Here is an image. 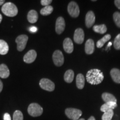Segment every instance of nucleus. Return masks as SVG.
Wrapping results in <instances>:
<instances>
[{"label": "nucleus", "instance_id": "obj_1", "mask_svg": "<svg viewBox=\"0 0 120 120\" xmlns=\"http://www.w3.org/2000/svg\"><path fill=\"white\" fill-rule=\"evenodd\" d=\"M104 79L103 73L98 69H91L86 74V79L88 83L93 85L101 83Z\"/></svg>", "mask_w": 120, "mask_h": 120}, {"label": "nucleus", "instance_id": "obj_2", "mask_svg": "<svg viewBox=\"0 0 120 120\" xmlns=\"http://www.w3.org/2000/svg\"><path fill=\"white\" fill-rule=\"evenodd\" d=\"M1 10L3 13L8 17H15L18 13L17 7L12 2L4 3Z\"/></svg>", "mask_w": 120, "mask_h": 120}, {"label": "nucleus", "instance_id": "obj_3", "mask_svg": "<svg viewBox=\"0 0 120 120\" xmlns=\"http://www.w3.org/2000/svg\"><path fill=\"white\" fill-rule=\"evenodd\" d=\"M28 113L32 117L40 116L43 113V108L37 103H31L28 107Z\"/></svg>", "mask_w": 120, "mask_h": 120}, {"label": "nucleus", "instance_id": "obj_4", "mask_svg": "<svg viewBox=\"0 0 120 120\" xmlns=\"http://www.w3.org/2000/svg\"><path fill=\"white\" fill-rule=\"evenodd\" d=\"M65 114L67 117L72 120H79L82 116V112L80 109L73 108H67L65 109Z\"/></svg>", "mask_w": 120, "mask_h": 120}, {"label": "nucleus", "instance_id": "obj_5", "mask_svg": "<svg viewBox=\"0 0 120 120\" xmlns=\"http://www.w3.org/2000/svg\"><path fill=\"white\" fill-rule=\"evenodd\" d=\"M39 85L42 89L49 92H52L55 88V83L50 79H42L39 82Z\"/></svg>", "mask_w": 120, "mask_h": 120}, {"label": "nucleus", "instance_id": "obj_6", "mask_svg": "<svg viewBox=\"0 0 120 120\" xmlns=\"http://www.w3.org/2000/svg\"><path fill=\"white\" fill-rule=\"evenodd\" d=\"M28 40V37L26 34H21L18 36L16 39L17 43V49L19 51H22L26 47Z\"/></svg>", "mask_w": 120, "mask_h": 120}, {"label": "nucleus", "instance_id": "obj_7", "mask_svg": "<svg viewBox=\"0 0 120 120\" xmlns=\"http://www.w3.org/2000/svg\"><path fill=\"white\" fill-rule=\"evenodd\" d=\"M67 11H68L69 15L72 17L76 18L79 15V6L77 3L74 1H72L69 3L68 7H67Z\"/></svg>", "mask_w": 120, "mask_h": 120}, {"label": "nucleus", "instance_id": "obj_8", "mask_svg": "<svg viewBox=\"0 0 120 120\" xmlns=\"http://www.w3.org/2000/svg\"><path fill=\"white\" fill-rule=\"evenodd\" d=\"M52 59L54 64L56 66L60 67L64 64V56L60 50H56L52 55Z\"/></svg>", "mask_w": 120, "mask_h": 120}, {"label": "nucleus", "instance_id": "obj_9", "mask_svg": "<svg viewBox=\"0 0 120 120\" xmlns=\"http://www.w3.org/2000/svg\"><path fill=\"white\" fill-rule=\"evenodd\" d=\"M85 38V34L82 28H79L75 31L73 40L77 44H82Z\"/></svg>", "mask_w": 120, "mask_h": 120}, {"label": "nucleus", "instance_id": "obj_10", "mask_svg": "<svg viewBox=\"0 0 120 120\" xmlns=\"http://www.w3.org/2000/svg\"><path fill=\"white\" fill-rule=\"evenodd\" d=\"M37 57V53L35 50L31 49L25 54L23 57L24 62L26 64H31L35 61Z\"/></svg>", "mask_w": 120, "mask_h": 120}, {"label": "nucleus", "instance_id": "obj_11", "mask_svg": "<svg viewBox=\"0 0 120 120\" xmlns=\"http://www.w3.org/2000/svg\"><path fill=\"white\" fill-rule=\"evenodd\" d=\"M65 21L62 17H59L56 22V32L57 34H60L64 32L65 29Z\"/></svg>", "mask_w": 120, "mask_h": 120}, {"label": "nucleus", "instance_id": "obj_12", "mask_svg": "<svg viewBox=\"0 0 120 120\" xmlns=\"http://www.w3.org/2000/svg\"><path fill=\"white\" fill-rule=\"evenodd\" d=\"M95 22V16L94 12L92 11H88L86 15L85 18V23L87 28H90L93 26Z\"/></svg>", "mask_w": 120, "mask_h": 120}, {"label": "nucleus", "instance_id": "obj_13", "mask_svg": "<svg viewBox=\"0 0 120 120\" xmlns=\"http://www.w3.org/2000/svg\"><path fill=\"white\" fill-rule=\"evenodd\" d=\"M63 46L64 51L67 53H71L73 51V44L72 40L70 38L64 39L63 43Z\"/></svg>", "mask_w": 120, "mask_h": 120}, {"label": "nucleus", "instance_id": "obj_14", "mask_svg": "<svg viewBox=\"0 0 120 120\" xmlns=\"http://www.w3.org/2000/svg\"><path fill=\"white\" fill-rule=\"evenodd\" d=\"M85 52L88 55H91L94 53V41L92 39H88L85 43Z\"/></svg>", "mask_w": 120, "mask_h": 120}, {"label": "nucleus", "instance_id": "obj_15", "mask_svg": "<svg viewBox=\"0 0 120 120\" xmlns=\"http://www.w3.org/2000/svg\"><path fill=\"white\" fill-rule=\"evenodd\" d=\"M38 19V15L35 10H31L27 14V19L31 23H34L37 21Z\"/></svg>", "mask_w": 120, "mask_h": 120}, {"label": "nucleus", "instance_id": "obj_16", "mask_svg": "<svg viewBox=\"0 0 120 120\" xmlns=\"http://www.w3.org/2000/svg\"><path fill=\"white\" fill-rule=\"evenodd\" d=\"M10 70L5 64L0 65V77L2 79H7L10 76Z\"/></svg>", "mask_w": 120, "mask_h": 120}, {"label": "nucleus", "instance_id": "obj_17", "mask_svg": "<svg viewBox=\"0 0 120 120\" xmlns=\"http://www.w3.org/2000/svg\"><path fill=\"white\" fill-rule=\"evenodd\" d=\"M110 75L113 81L117 83H120V70L118 68H112Z\"/></svg>", "mask_w": 120, "mask_h": 120}, {"label": "nucleus", "instance_id": "obj_18", "mask_svg": "<svg viewBox=\"0 0 120 120\" xmlns=\"http://www.w3.org/2000/svg\"><path fill=\"white\" fill-rule=\"evenodd\" d=\"M117 106V103L113 102H109L105 103V104L102 105L101 107V111L102 112H105L110 109H115Z\"/></svg>", "mask_w": 120, "mask_h": 120}, {"label": "nucleus", "instance_id": "obj_19", "mask_svg": "<svg viewBox=\"0 0 120 120\" xmlns=\"http://www.w3.org/2000/svg\"><path fill=\"white\" fill-rule=\"evenodd\" d=\"M85 79L84 76L81 73H79L76 77V86L79 89H82L85 86Z\"/></svg>", "mask_w": 120, "mask_h": 120}, {"label": "nucleus", "instance_id": "obj_20", "mask_svg": "<svg viewBox=\"0 0 120 120\" xmlns=\"http://www.w3.org/2000/svg\"><path fill=\"white\" fill-rule=\"evenodd\" d=\"M102 98L105 102H113L117 103V100L113 94H109V93L105 92L102 94Z\"/></svg>", "mask_w": 120, "mask_h": 120}, {"label": "nucleus", "instance_id": "obj_21", "mask_svg": "<svg viewBox=\"0 0 120 120\" xmlns=\"http://www.w3.org/2000/svg\"><path fill=\"white\" fill-rule=\"evenodd\" d=\"M75 73L73 70H68L66 71L64 75V79L67 83H71L73 81Z\"/></svg>", "mask_w": 120, "mask_h": 120}, {"label": "nucleus", "instance_id": "obj_22", "mask_svg": "<svg viewBox=\"0 0 120 120\" xmlns=\"http://www.w3.org/2000/svg\"><path fill=\"white\" fill-rule=\"evenodd\" d=\"M8 51L9 46L7 43L4 40H0V55H6Z\"/></svg>", "mask_w": 120, "mask_h": 120}, {"label": "nucleus", "instance_id": "obj_23", "mask_svg": "<svg viewBox=\"0 0 120 120\" xmlns=\"http://www.w3.org/2000/svg\"><path fill=\"white\" fill-rule=\"evenodd\" d=\"M93 30L95 32L98 33V34H105L107 31V27L104 24L100 25H94L93 28Z\"/></svg>", "mask_w": 120, "mask_h": 120}, {"label": "nucleus", "instance_id": "obj_24", "mask_svg": "<svg viewBox=\"0 0 120 120\" xmlns=\"http://www.w3.org/2000/svg\"><path fill=\"white\" fill-rule=\"evenodd\" d=\"M111 38L110 34H106L104 37H103L101 39L98 40L96 43V46L97 48H101L103 46V45L105 44V43L107 42L108 41H109Z\"/></svg>", "mask_w": 120, "mask_h": 120}, {"label": "nucleus", "instance_id": "obj_25", "mask_svg": "<svg viewBox=\"0 0 120 120\" xmlns=\"http://www.w3.org/2000/svg\"><path fill=\"white\" fill-rule=\"evenodd\" d=\"M53 11V7L51 6H47L44 7L40 11V13L43 16H48L52 13Z\"/></svg>", "mask_w": 120, "mask_h": 120}, {"label": "nucleus", "instance_id": "obj_26", "mask_svg": "<svg viewBox=\"0 0 120 120\" xmlns=\"http://www.w3.org/2000/svg\"><path fill=\"white\" fill-rule=\"evenodd\" d=\"M113 114L114 112L113 109H110V110L104 112L102 116V120H111Z\"/></svg>", "mask_w": 120, "mask_h": 120}, {"label": "nucleus", "instance_id": "obj_27", "mask_svg": "<svg viewBox=\"0 0 120 120\" xmlns=\"http://www.w3.org/2000/svg\"><path fill=\"white\" fill-rule=\"evenodd\" d=\"M13 120H23V113L19 110L15 111L13 115Z\"/></svg>", "mask_w": 120, "mask_h": 120}, {"label": "nucleus", "instance_id": "obj_28", "mask_svg": "<svg viewBox=\"0 0 120 120\" xmlns=\"http://www.w3.org/2000/svg\"><path fill=\"white\" fill-rule=\"evenodd\" d=\"M113 20L117 26L120 28V12H116L113 15Z\"/></svg>", "mask_w": 120, "mask_h": 120}, {"label": "nucleus", "instance_id": "obj_29", "mask_svg": "<svg viewBox=\"0 0 120 120\" xmlns=\"http://www.w3.org/2000/svg\"><path fill=\"white\" fill-rule=\"evenodd\" d=\"M113 46L115 49L120 50V34L116 37L113 42Z\"/></svg>", "mask_w": 120, "mask_h": 120}, {"label": "nucleus", "instance_id": "obj_30", "mask_svg": "<svg viewBox=\"0 0 120 120\" xmlns=\"http://www.w3.org/2000/svg\"><path fill=\"white\" fill-rule=\"evenodd\" d=\"M52 2V0H41V4L45 7L49 6V4H51Z\"/></svg>", "mask_w": 120, "mask_h": 120}, {"label": "nucleus", "instance_id": "obj_31", "mask_svg": "<svg viewBox=\"0 0 120 120\" xmlns=\"http://www.w3.org/2000/svg\"><path fill=\"white\" fill-rule=\"evenodd\" d=\"M4 120H11V117L10 114L8 113H4Z\"/></svg>", "mask_w": 120, "mask_h": 120}, {"label": "nucleus", "instance_id": "obj_32", "mask_svg": "<svg viewBox=\"0 0 120 120\" xmlns=\"http://www.w3.org/2000/svg\"><path fill=\"white\" fill-rule=\"evenodd\" d=\"M115 4L116 5V6L117 7V8L120 10V0H115L114 1Z\"/></svg>", "mask_w": 120, "mask_h": 120}, {"label": "nucleus", "instance_id": "obj_33", "mask_svg": "<svg viewBox=\"0 0 120 120\" xmlns=\"http://www.w3.org/2000/svg\"><path fill=\"white\" fill-rule=\"evenodd\" d=\"M30 31L32 33H35L37 31V28L36 27L32 26V27H30Z\"/></svg>", "mask_w": 120, "mask_h": 120}, {"label": "nucleus", "instance_id": "obj_34", "mask_svg": "<svg viewBox=\"0 0 120 120\" xmlns=\"http://www.w3.org/2000/svg\"><path fill=\"white\" fill-rule=\"evenodd\" d=\"M3 83L1 81V80L0 79V93L1 92V91H2V89H3Z\"/></svg>", "mask_w": 120, "mask_h": 120}, {"label": "nucleus", "instance_id": "obj_35", "mask_svg": "<svg viewBox=\"0 0 120 120\" xmlns=\"http://www.w3.org/2000/svg\"><path fill=\"white\" fill-rule=\"evenodd\" d=\"M4 2H5V1H4V0H0V6L4 4Z\"/></svg>", "mask_w": 120, "mask_h": 120}, {"label": "nucleus", "instance_id": "obj_36", "mask_svg": "<svg viewBox=\"0 0 120 120\" xmlns=\"http://www.w3.org/2000/svg\"><path fill=\"white\" fill-rule=\"evenodd\" d=\"M88 120H95V118H94V116H91L89 118H88Z\"/></svg>", "mask_w": 120, "mask_h": 120}, {"label": "nucleus", "instance_id": "obj_37", "mask_svg": "<svg viewBox=\"0 0 120 120\" xmlns=\"http://www.w3.org/2000/svg\"><path fill=\"white\" fill-rule=\"evenodd\" d=\"M2 20V15L0 14V23H1Z\"/></svg>", "mask_w": 120, "mask_h": 120}, {"label": "nucleus", "instance_id": "obj_38", "mask_svg": "<svg viewBox=\"0 0 120 120\" xmlns=\"http://www.w3.org/2000/svg\"><path fill=\"white\" fill-rule=\"evenodd\" d=\"M112 44V43L111 42H109V44H108V45H107V47H109L111 46Z\"/></svg>", "mask_w": 120, "mask_h": 120}, {"label": "nucleus", "instance_id": "obj_39", "mask_svg": "<svg viewBox=\"0 0 120 120\" xmlns=\"http://www.w3.org/2000/svg\"><path fill=\"white\" fill-rule=\"evenodd\" d=\"M79 120H85L84 118H80V119H79Z\"/></svg>", "mask_w": 120, "mask_h": 120}]
</instances>
